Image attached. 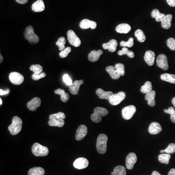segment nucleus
I'll list each match as a JSON object with an SVG mask.
<instances>
[{"label":"nucleus","mask_w":175,"mask_h":175,"mask_svg":"<svg viewBox=\"0 0 175 175\" xmlns=\"http://www.w3.org/2000/svg\"><path fill=\"white\" fill-rule=\"evenodd\" d=\"M127 56L130 58H133L134 57V53L132 51H129Z\"/></svg>","instance_id":"obj_52"},{"label":"nucleus","mask_w":175,"mask_h":175,"mask_svg":"<svg viewBox=\"0 0 175 175\" xmlns=\"http://www.w3.org/2000/svg\"><path fill=\"white\" fill-rule=\"evenodd\" d=\"M94 113L101 116H105L109 114L108 110L106 109L97 107L94 109Z\"/></svg>","instance_id":"obj_36"},{"label":"nucleus","mask_w":175,"mask_h":175,"mask_svg":"<svg viewBox=\"0 0 175 175\" xmlns=\"http://www.w3.org/2000/svg\"><path fill=\"white\" fill-rule=\"evenodd\" d=\"M168 175H175V168H172L170 170Z\"/></svg>","instance_id":"obj_53"},{"label":"nucleus","mask_w":175,"mask_h":175,"mask_svg":"<svg viewBox=\"0 0 175 175\" xmlns=\"http://www.w3.org/2000/svg\"><path fill=\"white\" fill-rule=\"evenodd\" d=\"M160 152L161 153H167L170 155L174 153H175V143H170L166 149L160 150Z\"/></svg>","instance_id":"obj_35"},{"label":"nucleus","mask_w":175,"mask_h":175,"mask_svg":"<svg viewBox=\"0 0 175 175\" xmlns=\"http://www.w3.org/2000/svg\"><path fill=\"white\" fill-rule=\"evenodd\" d=\"M115 68L117 72L121 76H124L125 74V65L122 63H117L115 64Z\"/></svg>","instance_id":"obj_40"},{"label":"nucleus","mask_w":175,"mask_h":175,"mask_svg":"<svg viewBox=\"0 0 175 175\" xmlns=\"http://www.w3.org/2000/svg\"><path fill=\"white\" fill-rule=\"evenodd\" d=\"M172 17H173L171 14L165 15L162 21H161V25L163 28L168 29L171 28Z\"/></svg>","instance_id":"obj_23"},{"label":"nucleus","mask_w":175,"mask_h":175,"mask_svg":"<svg viewBox=\"0 0 175 175\" xmlns=\"http://www.w3.org/2000/svg\"><path fill=\"white\" fill-rule=\"evenodd\" d=\"M41 105V100L39 97H36L31 99L27 104L28 109L31 111H35Z\"/></svg>","instance_id":"obj_12"},{"label":"nucleus","mask_w":175,"mask_h":175,"mask_svg":"<svg viewBox=\"0 0 175 175\" xmlns=\"http://www.w3.org/2000/svg\"><path fill=\"white\" fill-rule=\"evenodd\" d=\"M32 9L35 12H41L45 11V6L42 0H38L32 5Z\"/></svg>","instance_id":"obj_22"},{"label":"nucleus","mask_w":175,"mask_h":175,"mask_svg":"<svg viewBox=\"0 0 175 175\" xmlns=\"http://www.w3.org/2000/svg\"><path fill=\"white\" fill-rule=\"evenodd\" d=\"M118 42L116 40L114 39L110 40L107 43H104L103 45V48L105 50H108L110 52H114L116 50Z\"/></svg>","instance_id":"obj_15"},{"label":"nucleus","mask_w":175,"mask_h":175,"mask_svg":"<svg viewBox=\"0 0 175 175\" xmlns=\"http://www.w3.org/2000/svg\"><path fill=\"white\" fill-rule=\"evenodd\" d=\"M151 15L153 18L155 19L157 22H160L162 21V19L165 15L160 13L158 9H155L153 10L151 12Z\"/></svg>","instance_id":"obj_30"},{"label":"nucleus","mask_w":175,"mask_h":175,"mask_svg":"<svg viewBox=\"0 0 175 175\" xmlns=\"http://www.w3.org/2000/svg\"><path fill=\"white\" fill-rule=\"evenodd\" d=\"M24 35L25 39L28 41L32 45H34L39 42V36L35 33L34 30L31 25L28 26L25 29Z\"/></svg>","instance_id":"obj_3"},{"label":"nucleus","mask_w":175,"mask_h":175,"mask_svg":"<svg viewBox=\"0 0 175 175\" xmlns=\"http://www.w3.org/2000/svg\"><path fill=\"white\" fill-rule=\"evenodd\" d=\"M131 28L130 24L127 23H122L118 25L116 28V32L119 33L127 34L130 32Z\"/></svg>","instance_id":"obj_25"},{"label":"nucleus","mask_w":175,"mask_h":175,"mask_svg":"<svg viewBox=\"0 0 175 175\" xmlns=\"http://www.w3.org/2000/svg\"><path fill=\"white\" fill-rule=\"evenodd\" d=\"M167 46L170 50L175 51V39L173 38H169L166 41Z\"/></svg>","instance_id":"obj_43"},{"label":"nucleus","mask_w":175,"mask_h":175,"mask_svg":"<svg viewBox=\"0 0 175 175\" xmlns=\"http://www.w3.org/2000/svg\"><path fill=\"white\" fill-rule=\"evenodd\" d=\"M17 2H18L19 4H25L28 2V0H15Z\"/></svg>","instance_id":"obj_51"},{"label":"nucleus","mask_w":175,"mask_h":175,"mask_svg":"<svg viewBox=\"0 0 175 175\" xmlns=\"http://www.w3.org/2000/svg\"><path fill=\"white\" fill-rule=\"evenodd\" d=\"M134 45V39L133 38H130L127 41H121V46L123 47H132Z\"/></svg>","instance_id":"obj_42"},{"label":"nucleus","mask_w":175,"mask_h":175,"mask_svg":"<svg viewBox=\"0 0 175 175\" xmlns=\"http://www.w3.org/2000/svg\"><path fill=\"white\" fill-rule=\"evenodd\" d=\"M152 90V83L150 81H147L144 85L141 87V92L143 93H147L150 92Z\"/></svg>","instance_id":"obj_33"},{"label":"nucleus","mask_w":175,"mask_h":175,"mask_svg":"<svg viewBox=\"0 0 175 175\" xmlns=\"http://www.w3.org/2000/svg\"><path fill=\"white\" fill-rule=\"evenodd\" d=\"M0 57H1V60H0V63H2V60H3V57L2 56V55H0Z\"/></svg>","instance_id":"obj_56"},{"label":"nucleus","mask_w":175,"mask_h":175,"mask_svg":"<svg viewBox=\"0 0 175 175\" xmlns=\"http://www.w3.org/2000/svg\"><path fill=\"white\" fill-rule=\"evenodd\" d=\"M126 93L124 92H120L117 93L113 94L110 98L109 101V103L113 106H116L123 101L126 98Z\"/></svg>","instance_id":"obj_5"},{"label":"nucleus","mask_w":175,"mask_h":175,"mask_svg":"<svg viewBox=\"0 0 175 175\" xmlns=\"http://www.w3.org/2000/svg\"><path fill=\"white\" fill-rule=\"evenodd\" d=\"M167 4L171 7H175V0H166Z\"/></svg>","instance_id":"obj_49"},{"label":"nucleus","mask_w":175,"mask_h":175,"mask_svg":"<svg viewBox=\"0 0 175 175\" xmlns=\"http://www.w3.org/2000/svg\"><path fill=\"white\" fill-rule=\"evenodd\" d=\"M23 121L18 116H14L13 118L12 123L8 126V130L13 135L19 133L22 129Z\"/></svg>","instance_id":"obj_1"},{"label":"nucleus","mask_w":175,"mask_h":175,"mask_svg":"<svg viewBox=\"0 0 175 175\" xmlns=\"http://www.w3.org/2000/svg\"><path fill=\"white\" fill-rule=\"evenodd\" d=\"M96 94L99 96V98L101 99H106L109 100L110 97L113 94L111 91L105 92L103 89H97L96 91Z\"/></svg>","instance_id":"obj_21"},{"label":"nucleus","mask_w":175,"mask_h":175,"mask_svg":"<svg viewBox=\"0 0 175 175\" xmlns=\"http://www.w3.org/2000/svg\"><path fill=\"white\" fill-rule=\"evenodd\" d=\"M9 92H10V91L8 89L5 90V91L2 90V89H1L0 90V95L4 96V95H7L9 93Z\"/></svg>","instance_id":"obj_50"},{"label":"nucleus","mask_w":175,"mask_h":175,"mask_svg":"<svg viewBox=\"0 0 175 175\" xmlns=\"http://www.w3.org/2000/svg\"><path fill=\"white\" fill-rule=\"evenodd\" d=\"M136 112V108L133 105L125 107L122 109V116L124 119L129 120L132 118L135 113Z\"/></svg>","instance_id":"obj_7"},{"label":"nucleus","mask_w":175,"mask_h":175,"mask_svg":"<svg viewBox=\"0 0 175 175\" xmlns=\"http://www.w3.org/2000/svg\"><path fill=\"white\" fill-rule=\"evenodd\" d=\"M79 26L81 28L83 29H86L89 28H91L92 29H95L96 28L97 23L94 21H90L88 19H84L81 21Z\"/></svg>","instance_id":"obj_14"},{"label":"nucleus","mask_w":175,"mask_h":175,"mask_svg":"<svg viewBox=\"0 0 175 175\" xmlns=\"http://www.w3.org/2000/svg\"><path fill=\"white\" fill-rule=\"evenodd\" d=\"M171 102L172 103V104H173V106H174V107H175V97H174V98H172Z\"/></svg>","instance_id":"obj_55"},{"label":"nucleus","mask_w":175,"mask_h":175,"mask_svg":"<svg viewBox=\"0 0 175 175\" xmlns=\"http://www.w3.org/2000/svg\"><path fill=\"white\" fill-rule=\"evenodd\" d=\"M107 72L109 74L110 77L113 79L117 80L120 79L121 75L117 72L115 67L113 66H109L106 68Z\"/></svg>","instance_id":"obj_24"},{"label":"nucleus","mask_w":175,"mask_h":175,"mask_svg":"<svg viewBox=\"0 0 175 175\" xmlns=\"http://www.w3.org/2000/svg\"><path fill=\"white\" fill-rule=\"evenodd\" d=\"M67 37H68V41L70 45L76 47L80 46L81 43V40L73 30H70L68 31Z\"/></svg>","instance_id":"obj_6"},{"label":"nucleus","mask_w":175,"mask_h":175,"mask_svg":"<svg viewBox=\"0 0 175 175\" xmlns=\"http://www.w3.org/2000/svg\"><path fill=\"white\" fill-rule=\"evenodd\" d=\"M108 140V138L106 134H101L98 136L97 139L96 148L99 153L104 154L106 152Z\"/></svg>","instance_id":"obj_2"},{"label":"nucleus","mask_w":175,"mask_h":175,"mask_svg":"<svg viewBox=\"0 0 175 175\" xmlns=\"http://www.w3.org/2000/svg\"><path fill=\"white\" fill-rule=\"evenodd\" d=\"M162 130V127L159 123L154 122L151 123L148 128L149 133L152 135H156L160 133Z\"/></svg>","instance_id":"obj_16"},{"label":"nucleus","mask_w":175,"mask_h":175,"mask_svg":"<svg viewBox=\"0 0 175 175\" xmlns=\"http://www.w3.org/2000/svg\"><path fill=\"white\" fill-rule=\"evenodd\" d=\"M88 133V129L86 126L84 125L80 126L77 130L75 134V139L77 141H81L86 136Z\"/></svg>","instance_id":"obj_13"},{"label":"nucleus","mask_w":175,"mask_h":175,"mask_svg":"<svg viewBox=\"0 0 175 175\" xmlns=\"http://www.w3.org/2000/svg\"><path fill=\"white\" fill-rule=\"evenodd\" d=\"M129 51V49H128L127 47H123L122 50H120V51H119L118 52V54L119 56H123V55H127Z\"/></svg>","instance_id":"obj_48"},{"label":"nucleus","mask_w":175,"mask_h":175,"mask_svg":"<svg viewBox=\"0 0 175 175\" xmlns=\"http://www.w3.org/2000/svg\"><path fill=\"white\" fill-rule=\"evenodd\" d=\"M30 70L33 72L34 74H38L42 73L43 68L40 64L32 65L30 67Z\"/></svg>","instance_id":"obj_39"},{"label":"nucleus","mask_w":175,"mask_h":175,"mask_svg":"<svg viewBox=\"0 0 175 175\" xmlns=\"http://www.w3.org/2000/svg\"><path fill=\"white\" fill-rule=\"evenodd\" d=\"M55 93L57 95H60L61 100L63 102H67L69 99V95L67 92H65V91L63 89H57L55 90Z\"/></svg>","instance_id":"obj_27"},{"label":"nucleus","mask_w":175,"mask_h":175,"mask_svg":"<svg viewBox=\"0 0 175 175\" xmlns=\"http://www.w3.org/2000/svg\"><path fill=\"white\" fill-rule=\"evenodd\" d=\"M151 175H161L160 174L159 172H158L157 171H154Z\"/></svg>","instance_id":"obj_54"},{"label":"nucleus","mask_w":175,"mask_h":175,"mask_svg":"<svg viewBox=\"0 0 175 175\" xmlns=\"http://www.w3.org/2000/svg\"><path fill=\"white\" fill-rule=\"evenodd\" d=\"M91 119L93 122L99 123L102 120L101 116L96 113H93L91 115Z\"/></svg>","instance_id":"obj_46"},{"label":"nucleus","mask_w":175,"mask_h":175,"mask_svg":"<svg viewBox=\"0 0 175 175\" xmlns=\"http://www.w3.org/2000/svg\"><path fill=\"white\" fill-rule=\"evenodd\" d=\"M135 36L136 37L138 41L140 42H143L146 41V36L143 31L141 29L137 30L135 32Z\"/></svg>","instance_id":"obj_34"},{"label":"nucleus","mask_w":175,"mask_h":175,"mask_svg":"<svg viewBox=\"0 0 175 175\" xmlns=\"http://www.w3.org/2000/svg\"><path fill=\"white\" fill-rule=\"evenodd\" d=\"M160 79L166 82L175 84V75H172L167 73L162 74L160 75Z\"/></svg>","instance_id":"obj_28"},{"label":"nucleus","mask_w":175,"mask_h":175,"mask_svg":"<svg viewBox=\"0 0 175 175\" xmlns=\"http://www.w3.org/2000/svg\"><path fill=\"white\" fill-rule=\"evenodd\" d=\"M63 80L64 82L66 84V85L69 86L71 85L73 83L72 79H70V77L68 74H65L63 76Z\"/></svg>","instance_id":"obj_45"},{"label":"nucleus","mask_w":175,"mask_h":175,"mask_svg":"<svg viewBox=\"0 0 175 175\" xmlns=\"http://www.w3.org/2000/svg\"><path fill=\"white\" fill-rule=\"evenodd\" d=\"M45 170L41 167H33L28 171V175H45Z\"/></svg>","instance_id":"obj_29"},{"label":"nucleus","mask_w":175,"mask_h":175,"mask_svg":"<svg viewBox=\"0 0 175 175\" xmlns=\"http://www.w3.org/2000/svg\"><path fill=\"white\" fill-rule=\"evenodd\" d=\"M66 44V40L63 36L60 37L56 42V45L58 47L59 50L62 51L65 49V45Z\"/></svg>","instance_id":"obj_37"},{"label":"nucleus","mask_w":175,"mask_h":175,"mask_svg":"<svg viewBox=\"0 0 175 175\" xmlns=\"http://www.w3.org/2000/svg\"><path fill=\"white\" fill-rule=\"evenodd\" d=\"M2 99H0V105H1L2 104Z\"/></svg>","instance_id":"obj_57"},{"label":"nucleus","mask_w":175,"mask_h":175,"mask_svg":"<svg viewBox=\"0 0 175 175\" xmlns=\"http://www.w3.org/2000/svg\"><path fill=\"white\" fill-rule=\"evenodd\" d=\"M84 83L83 80H75L73 84L69 86V91L74 95H76L79 93L80 86Z\"/></svg>","instance_id":"obj_18"},{"label":"nucleus","mask_w":175,"mask_h":175,"mask_svg":"<svg viewBox=\"0 0 175 175\" xmlns=\"http://www.w3.org/2000/svg\"><path fill=\"white\" fill-rule=\"evenodd\" d=\"M112 175H126V169L122 165H118L115 167Z\"/></svg>","instance_id":"obj_31"},{"label":"nucleus","mask_w":175,"mask_h":175,"mask_svg":"<svg viewBox=\"0 0 175 175\" xmlns=\"http://www.w3.org/2000/svg\"><path fill=\"white\" fill-rule=\"evenodd\" d=\"M156 62L158 67L164 70H167L168 69L169 66L167 62V57L164 54H160L158 56Z\"/></svg>","instance_id":"obj_9"},{"label":"nucleus","mask_w":175,"mask_h":175,"mask_svg":"<svg viewBox=\"0 0 175 175\" xmlns=\"http://www.w3.org/2000/svg\"><path fill=\"white\" fill-rule=\"evenodd\" d=\"M89 161L86 158L81 157L78 158L74 161L73 165L77 169H83L89 165Z\"/></svg>","instance_id":"obj_11"},{"label":"nucleus","mask_w":175,"mask_h":175,"mask_svg":"<svg viewBox=\"0 0 175 175\" xmlns=\"http://www.w3.org/2000/svg\"><path fill=\"white\" fill-rule=\"evenodd\" d=\"M171 159V155L167 153H161L158 156V160L162 164H168L169 163Z\"/></svg>","instance_id":"obj_32"},{"label":"nucleus","mask_w":175,"mask_h":175,"mask_svg":"<svg viewBox=\"0 0 175 175\" xmlns=\"http://www.w3.org/2000/svg\"><path fill=\"white\" fill-rule=\"evenodd\" d=\"M164 112L171 115L170 119L172 122L175 123V110L173 107H170L168 109H165Z\"/></svg>","instance_id":"obj_38"},{"label":"nucleus","mask_w":175,"mask_h":175,"mask_svg":"<svg viewBox=\"0 0 175 175\" xmlns=\"http://www.w3.org/2000/svg\"><path fill=\"white\" fill-rule=\"evenodd\" d=\"M155 53L152 51L148 50L146 52L144 56V59L146 62L149 66H152L154 64Z\"/></svg>","instance_id":"obj_17"},{"label":"nucleus","mask_w":175,"mask_h":175,"mask_svg":"<svg viewBox=\"0 0 175 175\" xmlns=\"http://www.w3.org/2000/svg\"><path fill=\"white\" fill-rule=\"evenodd\" d=\"M155 96H156V92L152 90L150 92H148L146 94L145 99L147 101L148 105L150 107H154L155 105Z\"/></svg>","instance_id":"obj_20"},{"label":"nucleus","mask_w":175,"mask_h":175,"mask_svg":"<svg viewBox=\"0 0 175 175\" xmlns=\"http://www.w3.org/2000/svg\"><path fill=\"white\" fill-rule=\"evenodd\" d=\"M103 53V52L101 50H98V51L92 50L88 55V59L90 62H97L100 58V56L102 55Z\"/></svg>","instance_id":"obj_19"},{"label":"nucleus","mask_w":175,"mask_h":175,"mask_svg":"<svg viewBox=\"0 0 175 175\" xmlns=\"http://www.w3.org/2000/svg\"><path fill=\"white\" fill-rule=\"evenodd\" d=\"M9 79L11 82L14 85H19L24 81V77L22 74L18 72H12L9 74Z\"/></svg>","instance_id":"obj_8"},{"label":"nucleus","mask_w":175,"mask_h":175,"mask_svg":"<svg viewBox=\"0 0 175 175\" xmlns=\"http://www.w3.org/2000/svg\"><path fill=\"white\" fill-rule=\"evenodd\" d=\"M45 76V73H42H42H40V74H33L32 75V78L34 80H38L40 79H43Z\"/></svg>","instance_id":"obj_47"},{"label":"nucleus","mask_w":175,"mask_h":175,"mask_svg":"<svg viewBox=\"0 0 175 175\" xmlns=\"http://www.w3.org/2000/svg\"><path fill=\"white\" fill-rule=\"evenodd\" d=\"M64 120L56 119L55 118H49L48 125L52 126H58L62 127L64 125Z\"/></svg>","instance_id":"obj_26"},{"label":"nucleus","mask_w":175,"mask_h":175,"mask_svg":"<svg viewBox=\"0 0 175 175\" xmlns=\"http://www.w3.org/2000/svg\"><path fill=\"white\" fill-rule=\"evenodd\" d=\"M32 152L36 157L47 156L49 152L48 148L37 143H35L32 146Z\"/></svg>","instance_id":"obj_4"},{"label":"nucleus","mask_w":175,"mask_h":175,"mask_svg":"<svg viewBox=\"0 0 175 175\" xmlns=\"http://www.w3.org/2000/svg\"><path fill=\"white\" fill-rule=\"evenodd\" d=\"M137 160V157L135 153L131 152L127 155L126 160V165L127 169H132Z\"/></svg>","instance_id":"obj_10"},{"label":"nucleus","mask_w":175,"mask_h":175,"mask_svg":"<svg viewBox=\"0 0 175 175\" xmlns=\"http://www.w3.org/2000/svg\"><path fill=\"white\" fill-rule=\"evenodd\" d=\"M71 48L70 47H67L66 48L64 49L63 50L60 52L59 53V56H60L62 58H65L67 56H68L69 53L71 51Z\"/></svg>","instance_id":"obj_44"},{"label":"nucleus","mask_w":175,"mask_h":175,"mask_svg":"<svg viewBox=\"0 0 175 175\" xmlns=\"http://www.w3.org/2000/svg\"><path fill=\"white\" fill-rule=\"evenodd\" d=\"M49 118H55L56 119L64 120L66 118V115L64 113L59 112L57 113L52 114L49 116Z\"/></svg>","instance_id":"obj_41"}]
</instances>
